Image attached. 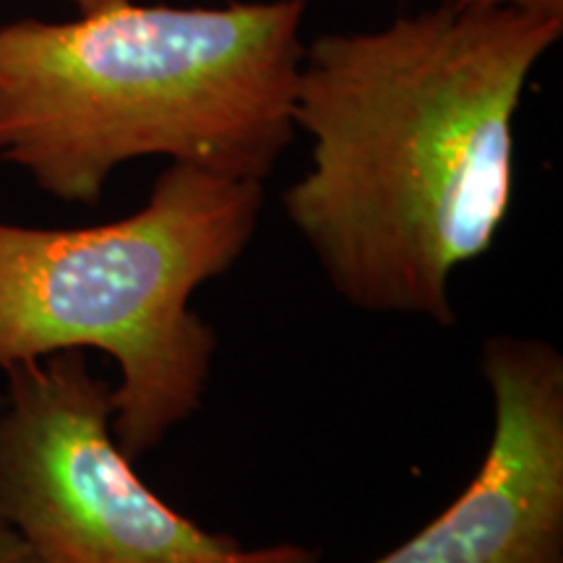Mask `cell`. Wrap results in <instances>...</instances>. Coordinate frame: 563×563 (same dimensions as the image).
<instances>
[{
	"mask_svg": "<svg viewBox=\"0 0 563 563\" xmlns=\"http://www.w3.org/2000/svg\"><path fill=\"white\" fill-rule=\"evenodd\" d=\"M493 433L473 481L373 563H563V355L540 336L481 350Z\"/></svg>",
	"mask_w": 563,
	"mask_h": 563,
	"instance_id": "cell-5",
	"label": "cell"
},
{
	"mask_svg": "<svg viewBox=\"0 0 563 563\" xmlns=\"http://www.w3.org/2000/svg\"><path fill=\"white\" fill-rule=\"evenodd\" d=\"M264 183L170 162L150 199L95 228L0 220V371L66 350L118 365L112 433L131 460L201 410L217 332L191 308L243 258Z\"/></svg>",
	"mask_w": 563,
	"mask_h": 563,
	"instance_id": "cell-3",
	"label": "cell"
},
{
	"mask_svg": "<svg viewBox=\"0 0 563 563\" xmlns=\"http://www.w3.org/2000/svg\"><path fill=\"white\" fill-rule=\"evenodd\" d=\"M563 34L545 5L446 0L306 47L292 121L311 170L285 214L357 311L452 327V282L514 203V118Z\"/></svg>",
	"mask_w": 563,
	"mask_h": 563,
	"instance_id": "cell-1",
	"label": "cell"
},
{
	"mask_svg": "<svg viewBox=\"0 0 563 563\" xmlns=\"http://www.w3.org/2000/svg\"><path fill=\"white\" fill-rule=\"evenodd\" d=\"M74 3L79 13L102 9V5L115 3V0H68ZM488 3H522V5H545V9H561L563 11V0H488Z\"/></svg>",
	"mask_w": 563,
	"mask_h": 563,
	"instance_id": "cell-7",
	"label": "cell"
},
{
	"mask_svg": "<svg viewBox=\"0 0 563 563\" xmlns=\"http://www.w3.org/2000/svg\"><path fill=\"white\" fill-rule=\"evenodd\" d=\"M0 373V519L40 563H319L306 545L245 548L162 501L112 433V384L87 352Z\"/></svg>",
	"mask_w": 563,
	"mask_h": 563,
	"instance_id": "cell-4",
	"label": "cell"
},
{
	"mask_svg": "<svg viewBox=\"0 0 563 563\" xmlns=\"http://www.w3.org/2000/svg\"><path fill=\"white\" fill-rule=\"evenodd\" d=\"M0 563H40L32 548L0 519Z\"/></svg>",
	"mask_w": 563,
	"mask_h": 563,
	"instance_id": "cell-6",
	"label": "cell"
},
{
	"mask_svg": "<svg viewBox=\"0 0 563 563\" xmlns=\"http://www.w3.org/2000/svg\"><path fill=\"white\" fill-rule=\"evenodd\" d=\"M306 9L115 0L0 26V162L68 203H97L141 157L264 183L298 131Z\"/></svg>",
	"mask_w": 563,
	"mask_h": 563,
	"instance_id": "cell-2",
	"label": "cell"
}]
</instances>
